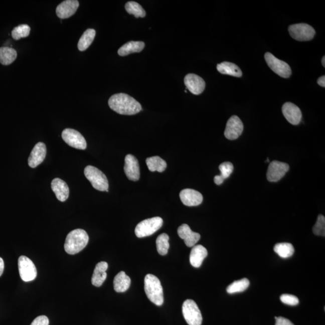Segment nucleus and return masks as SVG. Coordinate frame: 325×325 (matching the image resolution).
Listing matches in <instances>:
<instances>
[{"label": "nucleus", "mask_w": 325, "mask_h": 325, "mask_svg": "<svg viewBox=\"0 0 325 325\" xmlns=\"http://www.w3.org/2000/svg\"><path fill=\"white\" fill-rule=\"evenodd\" d=\"M108 103L111 110L123 115H133L142 109L139 102L126 93H116L111 96Z\"/></svg>", "instance_id": "nucleus-1"}, {"label": "nucleus", "mask_w": 325, "mask_h": 325, "mask_svg": "<svg viewBox=\"0 0 325 325\" xmlns=\"http://www.w3.org/2000/svg\"><path fill=\"white\" fill-rule=\"evenodd\" d=\"M89 236L82 229L72 231L66 238L64 248L67 254L75 255L86 248L89 242Z\"/></svg>", "instance_id": "nucleus-2"}, {"label": "nucleus", "mask_w": 325, "mask_h": 325, "mask_svg": "<svg viewBox=\"0 0 325 325\" xmlns=\"http://www.w3.org/2000/svg\"><path fill=\"white\" fill-rule=\"evenodd\" d=\"M144 291L146 296L156 305L161 306L164 302V290L157 277L147 274L144 278Z\"/></svg>", "instance_id": "nucleus-3"}, {"label": "nucleus", "mask_w": 325, "mask_h": 325, "mask_svg": "<svg viewBox=\"0 0 325 325\" xmlns=\"http://www.w3.org/2000/svg\"><path fill=\"white\" fill-rule=\"evenodd\" d=\"M84 174L93 188L101 192L108 191V182L107 177L98 168L92 166H87L84 169Z\"/></svg>", "instance_id": "nucleus-4"}, {"label": "nucleus", "mask_w": 325, "mask_h": 325, "mask_svg": "<svg viewBox=\"0 0 325 325\" xmlns=\"http://www.w3.org/2000/svg\"><path fill=\"white\" fill-rule=\"evenodd\" d=\"M162 224L164 221L159 217H154V218L144 220L138 224L135 227V236L138 238L151 236L161 228Z\"/></svg>", "instance_id": "nucleus-5"}, {"label": "nucleus", "mask_w": 325, "mask_h": 325, "mask_svg": "<svg viewBox=\"0 0 325 325\" xmlns=\"http://www.w3.org/2000/svg\"><path fill=\"white\" fill-rule=\"evenodd\" d=\"M182 311L184 317L189 325H201L203 317L197 304L194 300H185L183 303Z\"/></svg>", "instance_id": "nucleus-6"}, {"label": "nucleus", "mask_w": 325, "mask_h": 325, "mask_svg": "<svg viewBox=\"0 0 325 325\" xmlns=\"http://www.w3.org/2000/svg\"><path fill=\"white\" fill-rule=\"evenodd\" d=\"M288 32L292 38L297 41H309L314 38L315 30L308 24L300 23L288 27Z\"/></svg>", "instance_id": "nucleus-7"}, {"label": "nucleus", "mask_w": 325, "mask_h": 325, "mask_svg": "<svg viewBox=\"0 0 325 325\" xmlns=\"http://www.w3.org/2000/svg\"><path fill=\"white\" fill-rule=\"evenodd\" d=\"M264 59L269 67L279 76L285 78L291 76V69L288 63L277 59L269 52L264 54Z\"/></svg>", "instance_id": "nucleus-8"}, {"label": "nucleus", "mask_w": 325, "mask_h": 325, "mask_svg": "<svg viewBox=\"0 0 325 325\" xmlns=\"http://www.w3.org/2000/svg\"><path fill=\"white\" fill-rule=\"evenodd\" d=\"M18 269L21 278L25 282L33 281L37 276V270L33 262L26 256L18 259Z\"/></svg>", "instance_id": "nucleus-9"}, {"label": "nucleus", "mask_w": 325, "mask_h": 325, "mask_svg": "<svg viewBox=\"0 0 325 325\" xmlns=\"http://www.w3.org/2000/svg\"><path fill=\"white\" fill-rule=\"evenodd\" d=\"M62 137L65 143L74 148L81 150L86 149L87 143L85 138L80 132L75 129H65L62 132Z\"/></svg>", "instance_id": "nucleus-10"}, {"label": "nucleus", "mask_w": 325, "mask_h": 325, "mask_svg": "<svg viewBox=\"0 0 325 325\" xmlns=\"http://www.w3.org/2000/svg\"><path fill=\"white\" fill-rule=\"evenodd\" d=\"M290 169L285 162L273 161L270 162L267 172V179L270 182H278Z\"/></svg>", "instance_id": "nucleus-11"}, {"label": "nucleus", "mask_w": 325, "mask_h": 325, "mask_svg": "<svg viewBox=\"0 0 325 325\" xmlns=\"http://www.w3.org/2000/svg\"><path fill=\"white\" fill-rule=\"evenodd\" d=\"M243 131L242 120L237 116H233L228 120L224 132L225 136L228 140H233L239 138Z\"/></svg>", "instance_id": "nucleus-12"}, {"label": "nucleus", "mask_w": 325, "mask_h": 325, "mask_svg": "<svg viewBox=\"0 0 325 325\" xmlns=\"http://www.w3.org/2000/svg\"><path fill=\"white\" fill-rule=\"evenodd\" d=\"M125 174L128 179L137 182L140 179V168L137 159L134 155L128 154L125 158Z\"/></svg>", "instance_id": "nucleus-13"}, {"label": "nucleus", "mask_w": 325, "mask_h": 325, "mask_svg": "<svg viewBox=\"0 0 325 325\" xmlns=\"http://www.w3.org/2000/svg\"><path fill=\"white\" fill-rule=\"evenodd\" d=\"M282 111L285 119L292 125L299 124L302 119V114L300 108L291 102H285L282 105Z\"/></svg>", "instance_id": "nucleus-14"}, {"label": "nucleus", "mask_w": 325, "mask_h": 325, "mask_svg": "<svg viewBox=\"0 0 325 325\" xmlns=\"http://www.w3.org/2000/svg\"><path fill=\"white\" fill-rule=\"evenodd\" d=\"M185 84L190 92L197 95L203 93L206 87V82L203 78L194 74L186 75Z\"/></svg>", "instance_id": "nucleus-15"}, {"label": "nucleus", "mask_w": 325, "mask_h": 325, "mask_svg": "<svg viewBox=\"0 0 325 325\" xmlns=\"http://www.w3.org/2000/svg\"><path fill=\"white\" fill-rule=\"evenodd\" d=\"M180 198L183 204L188 207L198 206L203 203V197L200 192L191 189L183 190Z\"/></svg>", "instance_id": "nucleus-16"}, {"label": "nucleus", "mask_w": 325, "mask_h": 325, "mask_svg": "<svg viewBox=\"0 0 325 325\" xmlns=\"http://www.w3.org/2000/svg\"><path fill=\"white\" fill-rule=\"evenodd\" d=\"M78 7L79 2L77 0H66L57 6L56 14L60 19H66L74 15Z\"/></svg>", "instance_id": "nucleus-17"}, {"label": "nucleus", "mask_w": 325, "mask_h": 325, "mask_svg": "<svg viewBox=\"0 0 325 325\" xmlns=\"http://www.w3.org/2000/svg\"><path fill=\"white\" fill-rule=\"evenodd\" d=\"M47 154L46 145L44 143L39 142L33 147L28 159L29 167L35 168L44 161Z\"/></svg>", "instance_id": "nucleus-18"}, {"label": "nucleus", "mask_w": 325, "mask_h": 325, "mask_svg": "<svg viewBox=\"0 0 325 325\" xmlns=\"http://www.w3.org/2000/svg\"><path fill=\"white\" fill-rule=\"evenodd\" d=\"M178 234L185 241L186 245L188 247H194L200 240V234L192 231L189 226L183 224L178 229Z\"/></svg>", "instance_id": "nucleus-19"}, {"label": "nucleus", "mask_w": 325, "mask_h": 325, "mask_svg": "<svg viewBox=\"0 0 325 325\" xmlns=\"http://www.w3.org/2000/svg\"><path fill=\"white\" fill-rule=\"evenodd\" d=\"M51 189L60 201L65 202L69 197V189L64 181L58 179H54L51 182Z\"/></svg>", "instance_id": "nucleus-20"}, {"label": "nucleus", "mask_w": 325, "mask_h": 325, "mask_svg": "<svg viewBox=\"0 0 325 325\" xmlns=\"http://www.w3.org/2000/svg\"><path fill=\"white\" fill-rule=\"evenodd\" d=\"M108 269L107 262H99L95 266L92 278V284L95 287H100L107 278L106 270Z\"/></svg>", "instance_id": "nucleus-21"}, {"label": "nucleus", "mask_w": 325, "mask_h": 325, "mask_svg": "<svg viewBox=\"0 0 325 325\" xmlns=\"http://www.w3.org/2000/svg\"><path fill=\"white\" fill-rule=\"evenodd\" d=\"M207 255V250L203 246L198 245L193 247L190 255V262L192 266L196 268L200 267Z\"/></svg>", "instance_id": "nucleus-22"}, {"label": "nucleus", "mask_w": 325, "mask_h": 325, "mask_svg": "<svg viewBox=\"0 0 325 325\" xmlns=\"http://www.w3.org/2000/svg\"><path fill=\"white\" fill-rule=\"evenodd\" d=\"M131 284V279L123 271L117 273L113 280L114 290L123 293L128 290Z\"/></svg>", "instance_id": "nucleus-23"}, {"label": "nucleus", "mask_w": 325, "mask_h": 325, "mask_svg": "<svg viewBox=\"0 0 325 325\" xmlns=\"http://www.w3.org/2000/svg\"><path fill=\"white\" fill-rule=\"evenodd\" d=\"M217 70L222 74L231 75V76L240 77L242 76V72L236 64L233 63L224 62L217 65Z\"/></svg>", "instance_id": "nucleus-24"}, {"label": "nucleus", "mask_w": 325, "mask_h": 325, "mask_svg": "<svg viewBox=\"0 0 325 325\" xmlns=\"http://www.w3.org/2000/svg\"><path fill=\"white\" fill-rule=\"evenodd\" d=\"M144 43L141 41H130L122 45L117 53L120 56H125L134 53H140L144 48Z\"/></svg>", "instance_id": "nucleus-25"}, {"label": "nucleus", "mask_w": 325, "mask_h": 325, "mask_svg": "<svg viewBox=\"0 0 325 325\" xmlns=\"http://www.w3.org/2000/svg\"><path fill=\"white\" fill-rule=\"evenodd\" d=\"M219 169L221 171V175L215 176L214 179V182L218 186L221 185L225 179L230 177L231 174L233 173L234 167L231 162L226 161L220 165Z\"/></svg>", "instance_id": "nucleus-26"}, {"label": "nucleus", "mask_w": 325, "mask_h": 325, "mask_svg": "<svg viewBox=\"0 0 325 325\" xmlns=\"http://www.w3.org/2000/svg\"><path fill=\"white\" fill-rule=\"evenodd\" d=\"M146 164L150 172L162 173L167 168V162L158 156H153L146 159Z\"/></svg>", "instance_id": "nucleus-27"}, {"label": "nucleus", "mask_w": 325, "mask_h": 325, "mask_svg": "<svg viewBox=\"0 0 325 325\" xmlns=\"http://www.w3.org/2000/svg\"><path fill=\"white\" fill-rule=\"evenodd\" d=\"M96 32L94 29H89L84 32L78 43V49L80 51H85L94 40Z\"/></svg>", "instance_id": "nucleus-28"}, {"label": "nucleus", "mask_w": 325, "mask_h": 325, "mask_svg": "<svg viewBox=\"0 0 325 325\" xmlns=\"http://www.w3.org/2000/svg\"><path fill=\"white\" fill-rule=\"evenodd\" d=\"M17 57V51L14 48L3 47L0 48V63L9 65L13 63Z\"/></svg>", "instance_id": "nucleus-29"}, {"label": "nucleus", "mask_w": 325, "mask_h": 325, "mask_svg": "<svg viewBox=\"0 0 325 325\" xmlns=\"http://www.w3.org/2000/svg\"><path fill=\"white\" fill-rule=\"evenodd\" d=\"M274 251L279 257L283 258H287L293 255L294 248L291 243H280L276 244L275 246H274Z\"/></svg>", "instance_id": "nucleus-30"}, {"label": "nucleus", "mask_w": 325, "mask_h": 325, "mask_svg": "<svg viewBox=\"0 0 325 325\" xmlns=\"http://www.w3.org/2000/svg\"><path fill=\"white\" fill-rule=\"evenodd\" d=\"M249 281L247 278H243L234 281L228 286L227 291L229 294L240 293L245 291L249 286Z\"/></svg>", "instance_id": "nucleus-31"}, {"label": "nucleus", "mask_w": 325, "mask_h": 325, "mask_svg": "<svg viewBox=\"0 0 325 325\" xmlns=\"http://www.w3.org/2000/svg\"><path fill=\"white\" fill-rule=\"evenodd\" d=\"M125 9L129 14L133 15L135 18H144L146 12L141 5L135 2H128L126 3Z\"/></svg>", "instance_id": "nucleus-32"}, {"label": "nucleus", "mask_w": 325, "mask_h": 325, "mask_svg": "<svg viewBox=\"0 0 325 325\" xmlns=\"http://www.w3.org/2000/svg\"><path fill=\"white\" fill-rule=\"evenodd\" d=\"M169 240H170V237L165 233L159 235L156 239V249H157L159 255H165L168 254V249L170 248Z\"/></svg>", "instance_id": "nucleus-33"}, {"label": "nucleus", "mask_w": 325, "mask_h": 325, "mask_svg": "<svg viewBox=\"0 0 325 325\" xmlns=\"http://www.w3.org/2000/svg\"><path fill=\"white\" fill-rule=\"evenodd\" d=\"M30 33V27L26 24L15 27L12 32V36L15 40H19L21 38H26Z\"/></svg>", "instance_id": "nucleus-34"}, {"label": "nucleus", "mask_w": 325, "mask_h": 325, "mask_svg": "<svg viewBox=\"0 0 325 325\" xmlns=\"http://www.w3.org/2000/svg\"><path fill=\"white\" fill-rule=\"evenodd\" d=\"M313 233L316 236H325V218L321 215H318L317 222L312 228Z\"/></svg>", "instance_id": "nucleus-35"}, {"label": "nucleus", "mask_w": 325, "mask_h": 325, "mask_svg": "<svg viewBox=\"0 0 325 325\" xmlns=\"http://www.w3.org/2000/svg\"><path fill=\"white\" fill-rule=\"evenodd\" d=\"M280 299H281L282 303L291 306L296 305L299 302V300L296 296L288 294L281 295Z\"/></svg>", "instance_id": "nucleus-36"}, {"label": "nucleus", "mask_w": 325, "mask_h": 325, "mask_svg": "<svg viewBox=\"0 0 325 325\" xmlns=\"http://www.w3.org/2000/svg\"><path fill=\"white\" fill-rule=\"evenodd\" d=\"M30 325H49V319L45 315L38 316Z\"/></svg>", "instance_id": "nucleus-37"}, {"label": "nucleus", "mask_w": 325, "mask_h": 325, "mask_svg": "<svg viewBox=\"0 0 325 325\" xmlns=\"http://www.w3.org/2000/svg\"><path fill=\"white\" fill-rule=\"evenodd\" d=\"M275 325H294L290 320L284 317H275Z\"/></svg>", "instance_id": "nucleus-38"}, {"label": "nucleus", "mask_w": 325, "mask_h": 325, "mask_svg": "<svg viewBox=\"0 0 325 325\" xmlns=\"http://www.w3.org/2000/svg\"><path fill=\"white\" fill-rule=\"evenodd\" d=\"M317 83L319 86H320L321 87H325V76L324 75H323V76L320 77V78H318L317 80Z\"/></svg>", "instance_id": "nucleus-39"}, {"label": "nucleus", "mask_w": 325, "mask_h": 325, "mask_svg": "<svg viewBox=\"0 0 325 325\" xmlns=\"http://www.w3.org/2000/svg\"><path fill=\"white\" fill-rule=\"evenodd\" d=\"M4 269H5L4 261H3V259L1 257H0V276H1L3 275V271H4Z\"/></svg>", "instance_id": "nucleus-40"}, {"label": "nucleus", "mask_w": 325, "mask_h": 325, "mask_svg": "<svg viewBox=\"0 0 325 325\" xmlns=\"http://www.w3.org/2000/svg\"><path fill=\"white\" fill-rule=\"evenodd\" d=\"M321 63H322V65H323V67L324 68L325 67V57L324 56H323V58H322Z\"/></svg>", "instance_id": "nucleus-41"}]
</instances>
